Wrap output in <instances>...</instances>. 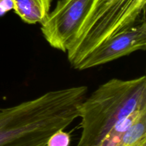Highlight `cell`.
Instances as JSON below:
<instances>
[{
  "label": "cell",
  "mask_w": 146,
  "mask_h": 146,
  "mask_svg": "<svg viewBox=\"0 0 146 146\" xmlns=\"http://www.w3.org/2000/svg\"><path fill=\"white\" fill-rule=\"evenodd\" d=\"M145 110V76L108 80L80 105L81 135L77 146H98L115 125L131 114Z\"/></svg>",
  "instance_id": "6da1fadb"
},
{
  "label": "cell",
  "mask_w": 146,
  "mask_h": 146,
  "mask_svg": "<svg viewBox=\"0 0 146 146\" xmlns=\"http://www.w3.org/2000/svg\"><path fill=\"white\" fill-rule=\"evenodd\" d=\"M146 0H93L68 49L72 68L110 38L145 19Z\"/></svg>",
  "instance_id": "7a4b0ae2"
},
{
  "label": "cell",
  "mask_w": 146,
  "mask_h": 146,
  "mask_svg": "<svg viewBox=\"0 0 146 146\" xmlns=\"http://www.w3.org/2000/svg\"><path fill=\"white\" fill-rule=\"evenodd\" d=\"M92 1L58 0L41 27L43 36L52 48L66 53Z\"/></svg>",
  "instance_id": "3957f363"
},
{
  "label": "cell",
  "mask_w": 146,
  "mask_h": 146,
  "mask_svg": "<svg viewBox=\"0 0 146 146\" xmlns=\"http://www.w3.org/2000/svg\"><path fill=\"white\" fill-rule=\"evenodd\" d=\"M146 48L145 19L131 28L115 34L90 53L74 69L82 70L97 67Z\"/></svg>",
  "instance_id": "277c9868"
},
{
  "label": "cell",
  "mask_w": 146,
  "mask_h": 146,
  "mask_svg": "<svg viewBox=\"0 0 146 146\" xmlns=\"http://www.w3.org/2000/svg\"><path fill=\"white\" fill-rule=\"evenodd\" d=\"M146 141V110L131 114L108 132L98 146H138Z\"/></svg>",
  "instance_id": "5b68a950"
},
{
  "label": "cell",
  "mask_w": 146,
  "mask_h": 146,
  "mask_svg": "<svg viewBox=\"0 0 146 146\" xmlns=\"http://www.w3.org/2000/svg\"><path fill=\"white\" fill-rule=\"evenodd\" d=\"M52 0H12V9L28 24H40L47 19Z\"/></svg>",
  "instance_id": "8992f818"
},
{
  "label": "cell",
  "mask_w": 146,
  "mask_h": 146,
  "mask_svg": "<svg viewBox=\"0 0 146 146\" xmlns=\"http://www.w3.org/2000/svg\"><path fill=\"white\" fill-rule=\"evenodd\" d=\"M70 142L69 134L64 132V130H60L50 137L46 146H69Z\"/></svg>",
  "instance_id": "52a82bcc"
},
{
  "label": "cell",
  "mask_w": 146,
  "mask_h": 146,
  "mask_svg": "<svg viewBox=\"0 0 146 146\" xmlns=\"http://www.w3.org/2000/svg\"><path fill=\"white\" fill-rule=\"evenodd\" d=\"M12 9V0H0V15Z\"/></svg>",
  "instance_id": "ba28073f"
},
{
  "label": "cell",
  "mask_w": 146,
  "mask_h": 146,
  "mask_svg": "<svg viewBox=\"0 0 146 146\" xmlns=\"http://www.w3.org/2000/svg\"><path fill=\"white\" fill-rule=\"evenodd\" d=\"M138 146H146V141H143V142L141 143H140Z\"/></svg>",
  "instance_id": "9c48e42d"
}]
</instances>
